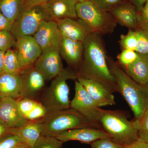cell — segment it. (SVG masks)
Returning a JSON list of instances; mask_svg holds the SVG:
<instances>
[{
    "label": "cell",
    "instance_id": "cell-1",
    "mask_svg": "<svg viewBox=\"0 0 148 148\" xmlns=\"http://www.w3.org/2000/svg\"><path fill=\"white\" fill-rule=\"evenodd\" d=\"M83 45L82 61L77 71L78 78L94 80L113 92H118L116 82L109 68L102 36L91 33L83 42Z\"/></svg>",
    "mask_w": 148,
    "mask_h": 148
},
{
    "label": "cell",
    "instance_id": "cell-2",
    "mask_svg": "<svg viewBox=\"0 0 148 148\" xmlns=\"http://www.w3.org/2000/svg\"><path fill=\"white\" fill-rule=\"evenodd\" d=\"M108 63L120 92L126 101L135 116L141 118L148 108V86H143L134 81L119 64L108 56Z\"/></svg>",
    "mask_w": 148,
    "mask_h": 148
},
{
    "label": "cell",
    "instance_id": "cell-3",
    "mask_svg": "<svg viewBox=\"0 0 148 148\" xmlns=\"http://www.w3.org/2000/svg\"><path fill=\"white\" fill-rule=\"evenodd\" d=\"M127 115L124 111L101 109L97 124L114 142L123 145H130L139 137L137 121L129 120Z\"/></svg>",
    "mask_w": 148,
    "mask_h": 148
},
{
    "label": "cell",
    "instance_id": "cell-4",
    "mask_svg": "<svg viewBox=\"0 0 148 148\" xmlns=\"http://www.w3.org/2000/svg\"><path fill=\"white\" fill-rule=\"evenodd\" d=\"M38 121L42 135L45 136L54 137L61 132L80 127L100 129L98 125L71 108L47 113Z\"/></svg>",
    "mask_w": 148,
    "mask_h": 148
},
{
    "label": "cell",
    "instance_id": "cell-5",
    "mask_svg": "<svg viewBox=\"0 0 148 148\" xmlns=\"http://www.w3.org/2000/svg\"><path fill=\"white\" fill-rule=\"evenodd\" d=\"M78 77L76 71L68 67L64 68L51 80L50 86L44 88L38 100L46 109L47 113L70 108L69 88L67 81L77 80Z\"/></svg>",
    "mask_w": 148,
    "mask_h": 148
},
{
    "label": "cell",
    "instance_id": "cell-6",
    "mask_svg": "<svg viewBox=\"0 0 148 148\" xmlns=\"http://www.w3.org/2000/svg\"><path fill=\"white\" fill-rule=\"evenodd\" d=\"M77 16L87 25L92 33L101 36L112 34L116 26V21L110 12L104 11L89 0L77 3Z\"/></svg>",
    "mask_w": 148,
    "mask_h": 148
},
{
    "label": "cell",
    "instance_id": "cell-7",
    "mask_svg": "<svg viewBox=\"0 0 148 148\" xmlns=\"http://www.w3.org/2000/svg\"><path fill=\"white\" fill-rule=\"evenodd\" d=\"M51 20L42 5L25 6L17 19L13 22L11 32L15 39L24 36H33L42 22Z\"/></svg>",
    "mask_w": 148,
    "mask_h": 148
},
{
    "label": "cell",
    "instance_id": "cell-8",
    "mask_svg": "<svg viewBox=\"0 0 148 148\" xmlns=\"http://www.w3.org/2000/svg\"><path fill=\"white\" fill-rule=\"evenodd\" d=\"M21 87L19 98H29L38 101L45 87L46 80L34 64L22 69L20 74Z\"/></svg>",
    "mask_w": 148,
    "mask_h": 148
},
{
    "label": "cell",
    "instance_id": "cell-9",
    "mask_svg": "<svg viewBox=\"0 0 148 148\" xmlns=\"http://www.w3.org/2000/svg\"><path fill=\"white\" fill-rule=\"evenodd\" d=\"M70 108L98 125L97 122L101 107L77 80L75 82V96L71 102Z\"/></svg>",
    "mask_w": 148,
    "mask_h": 148
},
{
    "label": "cell",
    "instance_id": "cell-10",
    "mask_svg": "<svg viewBox=\"0 0 148 148\" xmlns=\"http://www.w3.org/2000/svg\"><path fill=\"white\" fill-rule=\"evenodd\" d=\"M34 66L46 81L53 79L64 69L59 46L51 47L42 50Z\"/></svg>",
    "mask_w": 148,
    "mask_h": 148
},
{
    "label": "cell",
    "instance_id": "cell-11",
    "mask_svg": "<svg viewBox=\"0 0 148 148\" xmlns=\"http://www.w3.org/2000/svg\"><path fill=\"white\" fill-rule=\"evenodd\" d=\"M15 47L22 69L34 64L42 52L34 36L19 37L16 40Z\"/></svg>",
    "mask_w": 148,
    "mask_h": 148
},
{
    "label": "cell",
    "instance_id": "cell-12",
    "mask_svg": "<svg viewBox=\"0 0 148 148\" xmlns=\"http://www.w3.org/2000/svg\"><path fill=\"white\" fill-rule=\"evenodd\" d=\"M0 122L9 129L22 127L30 122L21 114L16 99L10 97L0 101Z\"/></svg>",
    "mask_w": 148,
    "mask_h": 148
},
{
    "label": "cell",
    "instance_id": "cell-13",
    "mask_svg": "<svg viewBox=\"0 0 148 148\" xmlns=\"http://www.w3.org/2000/svg\"><path fill=\"white\" fill-rule=\"evenodd\" d=\"M54 137L63 143L77 141L90 145L96 140L110 138L108 134L102 130L89 127L70 130L58 133Z\"/></svg>",
    "mask_w": 148,
    "mask_h": 148
},
{
    "label": "cell",
    "instance_id": "cell-14",
    "mask_svg": "<svg viewBox=\"0 0 148 148\" xmlns=\"http://www.w3.org/2000/svg\"><path fill=\"white\" fill-rule=\"evenodd\" d=\"M33 36L42 51L51 47L59 46L62 38L58 24L52 20L43 21Z\"/></svg>",
    "mask_w": 148,
    "mask_h": 148
},
{
    "label": "cell",
    "instance_id": "cell-15",
    "mask_svg": "<svg viewBox=\"0 0 148 148\" xmlns=\"http://www.w3.org/2000/svg\"><path fill=\"white\" fill-rule=\"evenodd\" d=\"M61 58L69 68L77 73L82 61L83 42L62 36L59 45Z\"/></svg>",
    "mask_w": 148,
    "mask_h": 148
},
{
    "label": "cell",
    "instance_id": "cell-16",
    "mask_svg": "<svg viewBox=\"0 0 148 148\" xmlns=\"http://www.w3.org/2000/svg\"><path fill=\"white\" fill-rule=\"evenodd\" d=\"M62 36L83 42L92 32L84 21L78 18H65L56 21Z\"/></svg>",
    "mask_w": 148,
    "mask_h": 148
},
{
    "label": "cell",
    "instance_id": "cell-17",
    "mask_svg": "<svg viewBox=\"0 0 148 148\" xmlns=\"http://www.w3.org/2000/svg\"><path fill=\"white\" fill-rule=\"evenodd\" d=\"M100 107L116 104L113 92L100 82L91 79L78 77L77 79Z\"/></svg>",
    "mask_w": 148,
    "mask_h": 148
},
{
    "label": "cell",
    "instance_id": "cell-18",
    "mask_svg": "<svg viewBox=\"0 0 148 148\" xmlns=\"http://www.w3.org/2000/svg\"><path fill=\"white\" fill-rule=\"evenodd\" d=\"M77 3L75 0H49L43 5L51 19L56 21L65 18H78Z\"/></svg>",
    "mask_w": 148,
    "mask_h": 148
},
{
    "label": "cell",
    "instance_id": "cell-19",
    "mask_svg": "<svg viewBox=\"0 0 148 148\" xmlns=\"http://www.w3.org/2000/svg\"><path fill=\"white\" fill-rule=\"evenodd\" d=\"M110 12L115 19L117 24L135 31L139 28V14L132 3H123Z\"/></svg>",
    "mask_w": 148,
    "mask_h": 148
},
{
    "label": "cell",
    "instance_id": "cell-20",
    "mask_svg": "<svg viewBox=\"0 0 148 148\" xmlns=\"http://www.w3.org/2000/svg\"><path fill=\"white\" fill-rule=\"evenodd\" d=\"M122 68L135 82L141 85H148V54L139 53L135 62Z\"/></svg>",
    "mask_w": 148,
    "mask_h": 148
},
{
    "label": "cell",
    "instance_id": "cell-21",
    "mask_svg": "<svg viewBox=\"0 0 148 148\" xmlns=\"http://www.w3.org/2000/svg\"><path fill=\"white\" fill-rule=\"evenodd\" d=\"M16 101L20 112L28 121H36L47 113L46 109L39 101L21 98H18Z\"/></svg>",
    "mask_w": 148,
    "mask_h": 148
},
{
    "label": "cell",
    "instance_id": "cell-22",
    "mask_svg": "<svg viewBox=\"0 0 148 148\" xmlns=\"http://www.w3.org/2000/svg\"><path fill=\"white\" fill-rule=\"evenodd\" d=\"M8 133L14 134L21 139L23 144L32 148L42 135V130L39 121L30 122L23 127L8 129Z\"/></svg>",
    "mask_w": 148,
    "mask_h": 148
},
{
    "label": "cell",
    "instance_id": "cell-23",
    "mask_svg": "<svg viewBox=\"0 0 148 148\" xmlns=\"http://www.w3.org/2000/svg\"><path fill=\"white\" fill-rule=\"evenodd\" d=\"M21 87L20 75L3 73L0 75V96L17 99Z\"/></svg>",
    "mask_w": 148,
    "mask_h": 148
},
{
    "label": "cell",
    "instance_id": "cell-24",
    "mask_svg": "<svg viewBox=\"0 0 148 148\" xmlns=\"http://www.w3.org/2000/svg\"><path fill=\"white\" fill-rule=\"evenodd\" d=\"M26 0H0V12L13 23L25 6Z\"/></svg>",
    "mask_w": 148,
    "mask_h": 148
},
{
    "label": "cell",
    "instance_id": "cell-25",
    "mask_svg": "<svg viewBox=\"0 0 148 148\" xmlns=\"http://www.w3.org/2000/svg\"><path fill=\"white\" fill-rule=\"evenodd\" d=\"M22 70L16 50L10 49L6 51L4 56V73L20 75Z\"/></svg>",
    "mask_w": 148,
    "mask_h": 148
},
{
    "label": "cell",
    "instance_id": "cell-26",
    "mask_svg": "<svg viewBox=\"0 0 148 148\" xmlns=\"http://www.w3.org/2000/svg\"><path fill=\"white\" fill-rule=\"evenodd\" d=\"M119 42L123 49H129L136 51L138 40L135 31L129 29L126 34L121 35Z\"/></svg>",
    "mask_w": 148,
    "mask_h": 148
},
{
    "label": "cell",
    "instance_id": "cell-27",
    "mask_svg": "<svg viewBox=\"0 0 148 148\" xmlns=\"http://www.w3.org/2000/svg\"><path fill=\"white\" fill-rule=\"evenodd\" d=\"M63 143L53 136L41 135L32 148H62Z\"/></svg>",
    "mask_w": 148,
    "mask_h": 148
},
{
    "label": "cell",
    "instance_id": "cell-28",
    "mask_svg": "<svg viewBox=\"0 0 148 148\" xmlns=\"http://www.w3.org/2000/svg\"><path fill=\"white\" fill-rule=\"evenodd\" d=\"M135 31L138 40L136 51L141 54H148V29L139 27Z\"/></svg>",
    "mask_w": 148,
    "mask_h": 148
},
{
    "label": "cell",
    "instance_id": "cell-29",
    "mask_svg": "<svg viewBox=\"0 0 148 148\" xmlns=\"http://www.w3.org/2000/svg\"><path fill=\"white\" fill-rule=\"evenodd\" d=\"M139 56V53L135 51L123 49L118 55L117 63L121 68L126 67L136 61Z\"/></svg>",
    "mask_w": 148,
    "mask_h": 148
},
{
    "label": "cell",
    "instance_id": "cell-30",
    "mask_svg": "<svg viewBox=\"0 0 148 148\" xmlns=\"http://www.w3.org/2000/svg\"><path fill=\"white\" fill-rule=\"evenodd\" d=\"M16 39L10 32H0V51L5 52L15 47Z\"/></svg>",
    "mask_w": 148,
    "mask_h": 148
},
{
    "label": "cell",
    "instance_id": "cell-31",
    "mask_svg": "<svg viewBox=\"0 0 148 148\" xmlns=\"http://www.w3.org/2000/svg\"><path fill=\"white\" fill-rule=\"evenodd\" d=\"M136 121L138 123L139 139L148 143V108L141 118Z\"/></svg>",
    "mask_w": 148,
    "mask_h": 148
},
{
    "label": "cell",
    "instance_id": "cell-32",
    "mask_svg": "<svg viewBox=\"0 0 148 148\" xmlns=\"http://www.w3.org/2000/svg\"><path fill=\"white\" fill-rule=\"evenodd\" d=\"M22 143L18 136L12 133H6L0 138V148H15Z\"/></svg>",
    "mask_w": 148,
    "mask_h": 148
},
{
    "label": "cell",
    "instance_id": "cell-33",
    "mask_svg": "<svg viewBox=\"0 0 148 148\" xmlns=\"http://www.w3.org/2000/svg\"><path fill=\"white\" fill-rule=\"evenodd\" d=\"M97 7L104 11L110 12L121 4L123 0H89Z\"/></svg>",
    "mask_w": 148,
    "mask_h": 148
},
{
    "label": "cell",
    "instance_id": "cell-34",
    "mask_svg": "<svg viewBox=\"0 0 148 148\" xmlns=\"http://www.w3.org/2000/svg\"><path fill=\"white\" fill-rule=\"evenodd\" d=\"M90 146L91 148H124V145L114 142L109 138L96 140Z\"/></svg>",
    "mask_w": 148,
    "mask_h": 148
},
{
    "label": "cell",
    "instance_id": "cell-35",
    "mask_svg": "<svg viewBox=\"0 0 148 148\" xmlns=\"http://www.w3.org/2000/svg\"><path fill=\"white\" fill-rule=\"evenodd\" d=\"M139 27L148 29V0L147 1L142 11L138 12Z\"/></svg>",
    "mask_w": 148,
    "mask_h": 148
},
{
    "label": "cell",
    "instance_id": "cell-36",
    "mask_svg": "<svg viewBox=\"0 0 148 148\" xmlns=\"http://www.w3.org/2000/svg\"><path fill=\"white\" fill-rule=\"evenodd\" d=\"M13 23L0 12V32H10L12 29Z\"/></svg>",
    "mask_w": 148,
    "mask_h": 148
},
{
    "label": "cell",
    "instance_id": "cell-37",
    "mask_svg": "<svg viewBox=\"0 0 148 148\" xmlns=\"http://www.w3.org/2000/svg\"><path fill=\"white\" fill-rule=\"evenodd\" d=\"M124 148H148V143L138 139L134 143L124 145Z\"/></svg>",
    "mask_w": 148,
    "mask_h": 148
},
{
    "label": "cell",
    "instance_id": "cell-38",
    "mask_svg": "<svg viewBox=\"0 0 148 148\" xmlns=\"http://www.w3.org/2000/svg\"><path fill=\"white\" fill-rule=\"evenodd\" d=\"M147 0H130L132 4L140 12L142 11L144 5Z\"/></svg>",
    "mask_w": 148,
    "mask_h": 148
},
{
    "label": "cell",
    "instance_id": "cell-39",
    "mask_svg": "<svg viewBox=\"0 0 148 148\" xmlns=\"http://www.w3.org/2000/svg\"><path fill=\"white\" fill-rule=\"evenodd\" d=\"M49 0H26L25 6L32 7L37 5L44 4L47 2Z\"/></svg>",
    "mask_w": 148,
    "mask_h": 148
},
{
    "label": "cell",
    "instance_id": "cell-40",
    "mask_svg": "<svg viewBox=\"0 0 148 148\" xmlns=\"http://www.w3.org/2000/svg\"><path fill=\"white\" fill-rule=\"evenodd\" d=\"M5 52L0 51V75L3 72V61Z\"/></svg>",
    "mask_w": 148,
    "mask_h": 148
},
{
    "label": "cell",
    "instance_id": "cell-41",
    "mask_svg": "<svg viewBox=\"0 0 148 148\" xmlns=\"http://www.w3.org/2000/svg\"><path fill=\"white\" fill-rule=\"evenodd\" d=\"M8 129L4 125L0 122V138L6 133H8Z\"/></svg>",
    "mask_w": 148,
    "mask_h": 148
},
{
    "label": "cell",
    "instance_id": "cell-42",
    "mask_svg": "<svg viewBox=\"0 0 148 148\" xmlns=\"http://www.w3.org/2000/svg\"><path fill=\"white\" fill-rule=\"evenodd\" d=\"M15 148H29L26 145H25V144H23V143H22V144H20L19 145L17 146V147H16Z\"/></svg>",
    "mask_w": 148,
    "mask_h": 148
},
{
    "label": "cell",
    "instance_id": "cell-43",
    "mask_svg": "<svg viewBox=\"0 0 148 148\" xmlns=\"http://www.w3.org/2000/svg\"><path fill=\"white\" fill-rule=\"evenodd\" d=\"M75 1L77 3H81L87 1V0H75Z\"/></svg>",
    "mask_w": 148,
    "mask_h": 148
},
{
    "label": "cell",
    "instance_id": "cell-44",
    "mask_svg": "<svg viewBox=\"0 0 148 148\" xmlns=\"http://www.w3.org/2000/svg\"><path fill=\"white\" fill-rule=\"evenodd\" d=\"M2 98L1 97V96H0V101H1V99Z\"/></svg>",
    "mask_w": 148,
    "mask_h": 148
},
{
    "label": "cell",
    "instance_id": "cell-45",
    "mask_svg": "<svg viewBox=\"0 0 148 148\" xmlns=\"http://www.w3.org/2000/svg\"><path fill=\"white\" fill-rule=\"evenodd\" d=\"M147 86H148V85Z\"/></svg>",
    "mask_w": 148,
    "mask_h": 148
}]
</instances>
